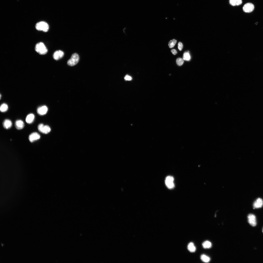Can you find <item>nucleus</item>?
I'll list each match as a JSON object with an SVG mask.
<instances>
[{
  "label": "nucleus",
  "instance_id": "f257e3e1",
  "mask_svg": "<svg viewBox=\"0 0 263 263\" xmlns=\"http://www.w3.org/2000/svg\"><path fill=\"white\" fill-rule=\"evenodd\" d=\"M35 49L36 51L41 55L46 54L48 50L46 46L42 42H39L36 44L35 46Z\"/></svg>",
  "mask_w": 263,
  "mask_h": 263
},
{
  "label": "nucleus",
  "instance_id": "f03ea898",
  "mask_svg": "<svg viewBox=\"0 0 263 263\" xmlns=\"http://www.w3.org/2000/svg\"><path fill=\"white\" fill-rule=\"evenodd\" d=\"M35 28L38 30L41 31L46 32L48 31L49 26L47 23L42 21L36 23L35 25Z\"/></svg>",
  "mask_w": 263,
  "mask_h": 263
},
{
  "label": "nucleus",
  "instance_id": "7ed1b4c3",
  "mask_svg": "<svg viewBox=\"0 0 263 263\" xmlns=\"http://www.w3.org/2000/svg\"><path fill=\"white\" fill-rule=\"evenodd\" d=\"M79 60V57L76 53L73 54L70 59L67 62V64L70 66H73L76 64Z\"/></svg>",
  "mask_w": 263,
  "mask_h": 263
},
{
  "label": "nucleus",
  "instance_id": "20e7f679",
  "mask_svg": "<svg viewBox=\"0 0 263 263\" xmlns=\"http://www.w3.org/2000/svg\"><path fill=\"white\" fill-rule=\"evenodd\" d=\"M38 128L40 132L44 134H47L51 131V129L48 126L44 125L42 123L39 124L38 126Z\"/></svg>",
  "mask_w": 263,
  "mask_h": 263
},
{
  "label": "nucleus",
  "instance_id": "39448f33",
  "mask_svg": "<svg viewBox=\"0 0 263 263\" xmlns=\"http://www.w3.org/2000/svg\"><path fill=\"white\" fill-rule=\"evenodd\" d=\"M174 180L173 177L171 176H168L166 178L165 183L166 186L169 189H172L174 187Z\"/></svg>",
  "mask_w": 263,
  "mask_h": 263
},
{
  "label": "nucleus",
  "instance_id": "423d86ee",
  "mask_svg": "<svg viewBox=\"0 0 263 263\" xmlns=\"http://www.w3.org/2000/svg\"><path fill=\"white\" fill-rule=\"evenodd\" d=\"M254 6L253 4L251 3H248L245 4L243 8V11L246 13H250L254 10Z\"/></svg>",
  "mask_w": 263,
  "mask_h": 263
},
{
  "label": "nucleus",
  "instance_id": "0eeeda50",
  "mask_svg": "<svg viewBox=\"0 0 263 263\" xmlns=\"http://www.w3.org/2000/svg\"><path fill=\"white\" fill-rule=\"evenodd\" d=\"M247 217L248 222L250 225L253 226H255L256 222L255 216L254 214H250L248 215Z\"/></svg>",
  "mask_w": 263,
  "mask_h": 263
},
{
  "label": "nucleus",
  "instance_id": "6e6552de",
  "mask_svg": "<svg viewBox=\"0 0 263 263\" xmlns=\"http://www.w3.org/2000/svg\"><path fill=\"white\" fill-rule=\"evenodd\" d=\"M40 135L37 132H34L29 136L28 139L31 142H33L39 139L40 138Z\"/></svg>",
  "mask_w": 263,
  "mask_h": 263
},
{
  "label": "nucleus",
  "instance_id": "1a4fd4ad",
  "mask_svg": "<svg viewBox=\"0 0 263 263\" xmlns=\"http://www.w3.org/2000/svg\"><path fill=\"white\" fill-rule=\"evenodd\" d=\"M64 55V53L63 51L60 50H57L54 53L53 57L55 60H58L62 58Z\"/></svg>",
  "mask_w": 263,
  "mask_h": 263
},
{
  "label": "nucleus",
  "instance_id": "9d476101",
  "mask_svg": "<svg viewBox=\"0 0 263 263\" xmlns=\"http://www.w3.org/2000/svg\"><path fill=\"white\" fill-rule=\"evenodd\" d=\"M48 110L47 107L46 106L44 105L38 107L37 109V112L39 115H43L47 113Z\"/></svg>",
  "mask_w": 263,
  "mask_h": 263
},
{
  "label": "nucleus",
  "instance_id": "9b49d317",
  "mask_svg": "<svg viewBox=\"0 0 263 263\" xmlns=\"http://www.w3.org/2000/svg\"><path fill=\"white\" fill-rule=\"evenodd\" d=\"M263 205V201L261 198H258L255 201L253 204L254 208L261 207Z\"/></svg>",
  "mask_w": 263,
  "mask_h": 263
},
{
  "label": "nucleus",
  "instance_id": "f8f14e48",
  "mask_svg": "<svg viewBox=\"0 0 263 263\" xmlns=\"http://www.w3.org/2000/svg\"><path fill=\"white\" fill-rule=\"evenodd\" d=\"M15 126L17 129L21 130L24 128V122L22 120H18L15 122Z\"/></svg>",
  "mask_w": 263,
  "mask_h": 263
},
{
  "label": "nucleus",
  "instance_id": "ddd939ff",
  "mask_svg": "<svg viewBox=\"0 0 263 263\" xmlns=\"http://www.w3.org/2000/svg\"><path fill=\"white\" fill-rule=\"evenodd\" d=\"M12 124L11 121L9 120L6 119L3 122V125L4 128L8 129L10 128Z\"/></svg>",
  "mask_w": 263,
  "mask_h": 263
},
{
  "label": "nucleus",
  "instance_id": "4468645a",
  "mask_svg": "<svg viewBox=\"0 0 263 263\" xmlns=\"http://www.w3.org/2000/svg\"><path fill=\"white\" fill-rule=\"evenodd\" d=\"M34 114L32 113H30L27 116L26 119V122L28 124H31L34 121Z\"/></svg>",
  "mask_w": 263,
  "mask_h": 263
},
{
  "label": "nucleus",
  "instance_id": "2eb2a0df",
  "mask_svg": "<svg viewBox=\"0 0 263 263\" xmlns=\"http://www.w3.org/2000/svg\"><path fill=\"white\" fill-rule=\"evenodd\" d=\"M229 4L232 6H239L242 3V0H229Z\"/></svg>",
  "mask_w": 263,
  "mask_h": 263
},
{
  "label": "nucleus",
  "instance_id": "dca6fc26",
  "mask_svg": "<svg viewBox=\"0 0 263 263\" xmlns=\"http://www.w3.org/2000/svg\"><path fill=\"white\" fill-rule=\"evenodd\" d=\"M188 248L189 251L191 252H194L196 250V247L192 242H190L188 244Z\"/></svg>",
  "mask_w": 263,
  "mask_h": 263
},
{
  "label": "nucleus",
  "instance_id": "f3484780",
  "mask_svg": "<svg viewBox=\"0 0 263 263\" xmlns=\"http://www.w3.org/2000/svg\"><path fill=\"white\" fill-rule=\"evenodd\" d=\"M202 245L204 248L206 249L210 248L212 244L210 242L208 241H206L203 243Z\"/></svg>",
  "mask_w": 263,
  "mask_h": 263
},
{
  "label": "nucleus",
  "instance_id": "a211bd4d",
  "mask_svg": "<svg viewBox=\"0 0 263 263\" xmlns=\"http://www.w3.org/2000/svg\"><path fill=\"white\" fill-rule=\"evenodd\" d=\"M200 258L203 262L206 263L209 262L210 260V258L209 257L205 254L202 255L201 256Z\"/></svg>",
  "mask_w": 263,
  "mask_h": 263
},
{
  "label": "nucleus",
  "instance_id": "6ab92c4d",
  "mask_svg": "<svg viewBox=\"0 0 263 263\" xmlns=\"http://www.w3.org/2000/svg\"><path fill=\"white\" fill-rule=\"evenodd\" d=\"M8 109V106L6 103H3L0 106V110L2 112H3L6 111Z\"/></svg>",
  "mask_w": 263,
  "mask_h": 263
},
{
  "label": "nucleus",
  "instance_id": "aec40b11",
  "mask_svg": "<svg viewBox=\"0 0 263 263\" xmlns=\"http://www.w3.org/2000/svg\"><path fill=\"white\" fill-rule=\"evenodd\" d=\"M183 58L184 60L186 61H189L191 58L190 56L189 52H185L183 54Z\"/></svg>",
  "mask_w": 263,
  "mask_h": 263
},
{
  "label": "nucleus",
  "instance_id": "412c9836",
  "mask_svg": "<svg viewBox=\"0 0 263 263\" xmlns=\"http://www.w3.org/2000/svg\"><path fill=\"white\" fill-rule=\"evenodd\" d=\"M177 41L175 39L170 40L169 42L168 45L170 48L173 47L176 44Z\"/></svg>",
  "mask_w": 263,
  "mask_h": 263
},
{
  "label": "nucleus",
  "instance_id": "4be33fe9",
  "mask_svg": "<svg viewBox=\"0 0 263 263\" xmlns=\"http://www.w3.org/2000/svg\"><path fill=\"white\" fill-rule=\"evenodd\" d=\"M176 62L177 65L179 66H180L183 64L184 61L183 59L181 58H178L176 59Z\"/></svg>",
  "mask_w": 263,
  "mask_h": 263
},
{
  "label": "nucleus",
  "instance_id": "5701e85b",
  "mask_svg": "<svg viewBox=\"0 0 263 263\" xmlns=\"http://www.w3.org/2000/svg\"><path fill=\"white\" fill-rule=\"evenodd\" d=\"M183 45L182 43L180 42H178V48L180 51L182 50L183 48Z\"/></svg>",
  "mask_w": 263,
  "mask_h": 263
},
{
  "label": "nucleus",
  "instance_id": "b1692460",
  "mask_svg": "<svg viewBox=\"0 0 263 263\" xmlns=\"http://www.w3.org/2000/svg\"><path fill=\"white\" fill-rule=\"evenodd\" d=\"M124 79L126 80H130L132 79V78L130 76L127 75L125 76Z\"/></svg>",
  "mask_w": 263,
  "mask_h": 263
},
{
  "label": "nucleus",
  "instance_id": "393cba45",
  "mask_svg": "<svg viewBox=\"0 0 263 263\" xmlns=\"http://www.w3.org/2000/svg\"><path fill=\"white\" fill-rule=\"evenodd\" d=\"M171 52L174 55H176L177 53V52L176 50L175 49H172L171 50Z\"/></svg>",
  "mask_w": 263,
  "mask_h": 263
},
{
  "label": "nucleus",
  "instance_id": "a878e982",
  "mask_svg": "<svg viewBox=\"0 0 263 263\" xmlns=\"http://www.w3.org/2000/svg\"><path fill=\"white\" fill-rule=\"evenodd\" d=\"M1 94H0V99H1Z\"/></svg>",
  "mask_w": 263,
  "mask_h": 263
},
{
  "label": "nucleus",
  "instance_id": "bb28decb",
  "mask_svg": "<svg viewBox=\"0 0 263 263\" xmlns=\"http://www.w3.org/2000/svg\"><path fill=\"white\" fill-rule=\"evenodd\" d=\"M262 231H263V229H262Z\"/></svg>",
  "mask_w": 263,
  "mask_h": 263
}]
</instances>
